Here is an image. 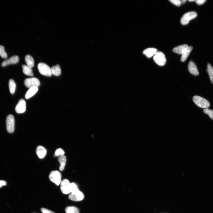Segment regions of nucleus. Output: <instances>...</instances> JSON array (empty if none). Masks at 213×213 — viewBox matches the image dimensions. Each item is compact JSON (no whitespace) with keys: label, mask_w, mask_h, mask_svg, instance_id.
Instances as JSON below:
<instances>
[{"label":"nucleus","mask_w":213,"mask_h":213,"mask_svg":"<svg viewBox=\"0 0 213 213\" xmlns=\"http://www.w3.org/2000/svg\"><path fill=\"white\" fill-rule=\"evenodd\" d=\"M193 100L195 104L200 108H207L210 106L209 102L206 99L201 96H194L193 97Z\"/></svg>","instance_id":"obj_1"},{"label":"nucleus","mask_w":213,"mask_h":213,"mask_svg":"<svg viewBox=\"0 0 213 213\" xmlns=\"http://www.w3.org/2000/svg\"><path fill=\"white\" fill-rule=\"evenodd\" d=\"M197 15V13L194 11L188 12L185 13L180 19L181 23L184 25L187 24L191 20L196 18Z\"/></svg>","instance_id":"obj_2"},{"label":"nucleus","mask_w":213,"mask_h":213,"mask_svg":"<svg viewBox=\"0 0 213 213\" xmlns=\"http://www.w3.org/2000/svg\"><path fill=\"white\" fill-rule=\"evenodd\" d=\"M154 62L160 66L164 65L166 62V58L164 54L162 52L157 51L153 56Z\"/></svg>","instance_id":"obj_3"},{"label":"nucleus","mask_w":213,"mask_h":213,"mask_svg":"<svg viewBox=\"0 0 213 213\" xmlns=\"http://www.w3.org/2000/svg\"><path fill=\"white\" fill-rule=\"evenodd\" d=\"M50 180L57 185H59L61 182L62 175L58 171H51L49 176Z\"/></svg>","instance_id":"obj_4"},{"label":"nucleus","mask_w":213,"mask_h":213,"mask_svg":"<svg viewBox=\"0 0 213 213\" xmlns=\"http://www.w3.org/2000/svg\"><path fill=\"white\" fill-rule=\"evenodd\" d=\"M39 72L44 76L50 77L52 75L51 68L46 64L40 63L38 65Z\"/></svg>","instance_id":"obj_5"},{"label":"nucleus","mask_w":213,"mask_h":213,"mask_svg":"<svg viewBox=\"0 0 213 213\" xmlns=\"http://www.w3.org/2000/svg\"><path fill=\"white\" fill-rule=\"evenodd\" d=\"M6 124L7 129L8 133H12L14 130V119L12 114L8 115L6 118Z\"/></svg>","instance_id":"obj_6"},{"label":"nucleus","mask_w":213,"mask_h":213,"mask_svg":"<svg viewBox=\"0 0 213 213\" xmlns=\"http://www.w3.org/2000/svg\"><path fill=\"white\" fill-rule=\"evenodd\" d=\"M67 179L62 180L60 183V189L64 194H68L71 193V184Z\"/></svg>","instance_id":"obj_7"},{"label":"nucleus","mask_w":213,"mask_h":213,"mask_svg":"<svg viewBox=\"0 0 213 213\" xmlns=\"http://www.w3.org/2000/svg\"><path fill=\"white\" fill-rule=\"evenodd\" d=\"M40 83L39 80L36 78H27L24 81L25 86L29 88L34 87H38L40 85Z\"/></svg>","instance_id":"obj_8"},{"label":"nucleus","mask_w":213,"mask_h":213,"mask_svg":"<svg viewBox=\"0 0 213 213\" xmlns=\"http://www.w3.org/2000/svg\"><path fill=\"white\" fill-rule=\"evenodd\" d=\"M69 198L72 201H80L84 199V195L83 193L78 189L71 192L69 196Z\"/></svg>","instance_id":"obj_9"},{"label":"nucleus","mask_w":213,"mask_h":213,"mask_svg":"<svg viewBox=\"0 0 213 213\" xmlns=\"http://www.w3.org/2000/svg\"><path fill=\"white\" fill-rule=\"evenodd\" d=\"M26 108V104L25 100L23 99H21L16 106L15 110L17 113H22L25 111Z\"/></svg>","instance_id":"obj_10"},{"label":"nucleus","mask_w":213,"mask_h":213,"mask_svg":"<svg viewBox=\"0 0 213 213\" xmlns=\"http://www.w3.org/2000/svg\"><path fill=\"white\" fill-rule=\"evenodd\" d=\"M19 57L17 55H14L4 61L1 64V66L3 67L10 64H15L19 61Z\"/></svg>","instance_id":"obj_11"},{"label":"nucleus","mask_w":213,"mask_h":213,"mask_svg":"<svg viewBox=\"0 0 213 213\" xmlns=\"http://www.w3.org/2000/svg\"><path fill=\"white\" fill-rule=\"evenodd\" d=\"M188 69L189 72L193 75L197 76L199 74L196 65L192 61L189 62L188 65Z\"/></svg>","instance_id":"obj_12"},{"label":"nucleus","mask_w":213,"mask_h":213,"mask_svg":"<svg viewBox=\"0 0 213 213\" xmlns=\"http://www.w3.org/2000/svg\"><path fill=\"white\" fill-rule=\"evenodd\" d=\"M188 47L187 44L179 46L174 48L172 49V51L177 54L182 55L186 51Z\"/></svg>","instance_id":"obj_13"},{"label":"nucleus","mask_w":213,"mask_h":213,"mask_svg":"<svg viewBox=\"0 0 213 213\" xmlns=\"http://www.w3.org/2000/svg\"><path fill=\"white\" fill-rule=\"evenodd\" d=\"M36 152L38 157L40 159H43L45 156L46 150L43 146H38L36 149Z\"/></svg>","instance_id":"obj_14"},{"label":"nucleus","mask_w":213,"mask_h":213,"mask_svg":"<svg viewBox=\"0 0 213 213\" xmlns=\"http://www.w3.org/2000/svg\"><path fill=\"white\" fill-rule=\"evenodd\" d=\"M157 51V49L153 48H149L144 50L143 54L148 58H150Z\"/></svg>","instance_id":"obj_15"},{"label":"nucleus","mask_w":213,"mask_h":213,"mask_svg":"<svg viewBox=\"0 0 213 213\" xmlns=\"http://www.w3.org/2000/svg\"><path fill=\"white\" fill-rule=\"evenodd\" d=\"M38 90V87H34L29 88L27 92L25 95V98L28 99L36 93Z\"/></svg>","instance_id":"obj_16"},{"label":"nucleus","mask_w":213,"mask_h":213,"mask_svg":"<svg viewBox=\"0 0 213 213\" xmlns=\"http://www.w3.org/2000/svg\"><path fill=\"white\" fill-rule=\"evenodd\" d=\"M58 160L60 164L59 170L61 171H62L64 170L65 165L66 162V157L64 155L59 156Z\"/></svg>","instance_id":"obj_17"},{"label":"nucleus","mask_w":213,"mask_h":213,"mask_svg":"<svg viewBox=\"0 0 213 213\" xmlns=\"http://www.w3.org/2000/svg\"><path fill=\"white\" fill-rule=\"evenodd\" d=\"M52 74L56 76H58L61 74V70L60 66L59 64L53 66L51 68Z\"/></svg>","instance_id":"obj_18"},{"label":"nucleus","mask_w":213,"mask_h":213,"mask_svg":"<svg viewBox=\"0 0 213 213\" xmlns=\"http://www.w3.org/2000/svg\"><path fill=\"white\" fill-rule=\"evenodd\" d=\"M25 60L26 65L30 67H33L34 66V61L32 57L29 55H27L25 57Z\"/></svg>","instance_id":"obj_19"},{"label":"nucleus","mask_w":213,"mask_h":213,"mask_svg":"<svg viewBox=\"0 0 213 213\" xmlns=\"http://www.w3.org/2000/svg\"><path fill=\"white\" fill-rule=\"evenodd\" d=\"M193 48V47L192 46H188L186 51L182 55L180 59V60L182 62H184L185 61Z\"/></svg>","instance_id":"obj_20"},{"label":"nucleus","mask_w":213,"mask_h":213,"mask_svg":"<svg viewBox=\"0 0 213 213\" xmlns=\"http://www.w3.org/2000/svg\"><path fill=\"white\" fill-rule=\"evenodd\" d=\"M22 68L23 72L25 74L32 76L33 75L32 70L31 68L25 65H22Z\"/></svg>","instance_id":"obj_21"},{"label":"nucleus","mask_w":213,"mask_h":213,"mask_svg":"<svg viewBox=\"0 0 213 213\" xmlns=\"http://www.w3.org/2000/svg\"><path fill=\"white\" fill-rule=\"evenodd\" d=\"M9 88L10 92L12 94H13L15 92L16 85L14 81L12 79H11L9 81Z\"/></svg>","instance_id":"obj_22"},{"label":"nucleus","mask_w":213,"mask_h":213,"mask_svg":"<svg viewBox=\"0 0 213 213\" xmlns=\"http://www.w3.org/2000/svg\"><path fill=\"white\" fill-rule=\"evenodd\" d=\"M65 211L66 213H79L78 209L74 206L67 207L65 208Z\"/></svg>","instance_id":"obj_23"},{"label":"nucleus","mask_w":213,"mask_h":213,"mask_svg":"<svg viewBox=\"0 0 213 213\" xmlns=\"http://www.w3.org/2000/svg\"><path fill=\"white\" fill-rule=\"evenodd\" d=\"M207 72L208 73L210 81L213 84V67L209 63L207 66Z\"/></svg>","instance_id":"obj_24"},{"label":"nucleus","mask_w":213,"mask_h":213,"mask_svg":"<svg viewBox=\"0 0 213 213\" xmlns=\"http://www.w3.org/2000/svg\"><path fill=\"white\" fill-rule=\"evenodd\" d=\"M0 56L4 59L6 58L7 56V53L5 51L4 47L1 45H0Z\"/></svg>","instance_id":"obj_25"},{"label":"nucleus","mask_w":213,"mask_h":213,"mask_svg":"<svg viewBox=\"0 0 213 213\" xmlns=\"http://www.w3.org/2000/svg\"><path fill=\"white\" fill-rule=\"evenodd\" d=\"M203 112L205 114H208L210 118L213 120V110L208 108L204 109Z\"/></svg>","instance_id":"obj_26"},{"label":"nucleus","mask_w":213,"mask_h":213,"mask_svg":"<svg viewBox=\"0 0 213 213\" xmlns=\"http://www.w3.org/2000/svg\"><path fill=\"white\" fill-rule=\"evenodd\" d=\"M64 152L61 148L57 149L55 151V155L56 156H60L64 155Z\"/></svg>","instance_id":"obj_27"},{"label":"nucleus","mask_w":213,"mask_h":213,"mask_svg":"<svg viewBox=\"0 0 213 213\" xmlns=\"http://www.w3.org/2000/svg\"><path fill=\"white\" fill-rule=\"evenodd\" d=\"M169 1L177 6L179 7L181 4L180 0H170Z\"/></svg>","instance_id":"obj_28"},{"label":"nucleus","mask_w":213,"mask_h":213,"mask_svg":"<svg viewBox=\"0 0 213 213\" xmlns=\"http://www.w3.org/2000/svg\"><path fill=\"white\" fill-rule=\"evenodd\" d=\"M71 193L78 190L77 185L74 183H71Z\"/></svg>","instance_id":"obj_29"},{"label":"nucleus","mask_w":213,"mask_h":213,"mask_svg":"<svg viewBox=\"0 0 213 213\" xmlns=\"http://www.w3.org/2000/svg\"><path fill=\"white\" fill-rule=\"evenodd\" d=\"M41 210L43 213H55L51 210L43 208H42L41 209Z\"/></svg>","instance_id":"obj_30"},{"label":"nucleus","mask_w":213,"mask_h":213,"mask_svg":"<svg viewBox=\"0 0 213 213\" xmlns=\"http://www.w3.org/2000/svg\"><path fill=\"white\" fill-rule=\"evenodd\" d=\"M205 0H197L195 1L196 3L199 5H201L203 4L205 1Z\"/></svg>","instance_id":"obj_31"},{"label":"nucleus","mask_w":213,"mask_h":213,"mask_svg":"<svg viewBox=\"0 0 213 213\" xmlns=\"http://www.w3.org/2000/svg\"><path fill=\"white\" fill-rule=\"evenodd\" d=\"M7 184L6 182L3 180H0V188L1 187Z\"/></svg>","instance_id":"obj_32"},{"label":"nucleus","mask_w":213,"mask_h":213,"mask_svg":"<svg viewBox=\"0 0 213 213\" xmlns=\"http://www.w3.org/2000/svg\"><path fill=\"white\" fill-rule=\"evenodd\" d=\"M180 1L181 4H184L187 1L186 0H181Z\"/></svg>","instance_id":"obj_33"},{"label":"nucleus","mask_w":213,"mask_h":213,"mask_svg":"<svg viewBox=\"0 0 213 213\" xmlns=\"http://www.w3.org/2000/svg\"><path fill=\"white\" fill-rule=\"evenodd\" d=\"M188 1H190V2H191V1H195V0H188Z\"/></svg>","instance_id":"obj_34"},{"label":"nucleus","mask_w":213,"mask_h":213,"mask_svg":"<svg viewBox=\"0 0 213 213\" xmlns=\"http://www.w3.org/2000/svg\"></svg>","instance_id":"obj_35"}]
</instances>
